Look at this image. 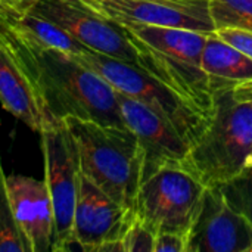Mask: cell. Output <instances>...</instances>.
Segmentation results:
<instances>
[{
    "mask_svg": "<svg viewBox=\"0 0 252 252\" xmlns=\"http://www.w3.org/2000/svg\"><path fill=\"white\" fill-rule=\"evenodd\" d=\"M3 31L56 120L78 117L106 126L127 127L115 89L97 72L66 53L24 44L6 30Z\"/></svg>",
    "mask_w": 252,
    "mask_h": 252,
    "instance_id": "1",
    "label": "cell"
},
{
    "mask_svg": "<svg viewBox=\"0 0 252 252\" xmlns=\"http://www.w3.org/2000/svg\"><path fill=\"white\" fill-rule=\"evenodd\" d=\"M139 56V66L157 77L211 120L214 92L202 69L207 32L154 25H121Z\"/></svg>",
    "mask_w": 252,
    "mask_h": 252,
    "instance_id": "2",
    "label": "cell"
},
{
    "mask_svg": "<svg viewBox=\"0 0 252 252\" xmlns=\"http://www.w3.org/2000/svg\"><path fill=\"white\" fill-rule=\"evenodd\" d=\"M63 121L77 142L83 176L133 211L145 165L134 133L128 127L106 126L78 117H66Z\"/></svg>",
    "mask_w": 252,
    "mask_h": 252,
    "instance_id": "3",
    "label": "cell"
},
{
    "mask_svg": "<svg viewBox=\"0 0 252 252\" xmlns=\"http://www.w3.org/2000/svg\"><path fill=\"white\" fill-rule=\"evenodd\" d=\"M252 103L233 89L214 93L211 120L183 162L207 188L223 186L251 161Z\"/></svg>",
    "mask_w": 252,
    "mask_h": 252,
    "instance_id": "4",
    "label": "cell"
},
{
    "mask_svg": "<svg viewBox=\"0 0 252 252\" xmlns=\"http://www.w3.org/2000/svg\"><path fill=\"white\" fill-rule=\"evenodd\" d=\"M72 58L97 72L117 92L139 100L157 112L177 130L189 148L207 128L210 120L202 112L142 66L89 49Z\"/></svg>",
    "mask_w": 252,
    "mask_h": 252,
    "instance_id": "5",
    "label": "cell"
},
{
    "mask_svg": "<svg viewBox=\"0 0 252 252\" xmlns=\"http://www.w3.org/2000/svg\"><path fill=\"white\" fill-rule=\"evenodd\" d=\"M207 186L183 164L158 168L142 180L134 205V219L154 235H189Z\"/></svg>",
    "mask_w": 252,
    "mask_h": 252,
    "instance_id": "6",
    "label": "cell"
},
{
    "mask_svg": "<svg viewBox=\"0 0 252 252\" xmlns=\"http://www.w3.org/2000/svg\"><path fill=\"white\" fill-rule=\"evenodd\" d=\"M44 155V182L55 211V233L52 251L72 248L74 213L81 182V164L77 142L65 124L59 120L53 127L40 133Z\"/></svg>",
    "mask_w": 252,
    "mask_h": 252,
    "instance_id": "7",
    "label": "cell"
},
{
    "mask_svg": "<svg viewBox=\"0 0 252 252\" xmlns=\"http://www.w3.org/2000/svg\"><path fill=\"white\" fill-rule=\"evenodd\" d=\"M30 12L56 24L89 50L139 65L126 30L84 0H41Z\"/></svg>",
    "mask_w": 252,
    "mask_h": 252,
    "instance_id": "8",
    "label": "cell"
},
{
    "mask_svg": "<svg viewBox=\"0 0 252 252\" xmlns=\"http://www.w3.org/2000/svg\"><path fill=\"white\" fill-rule=\"evenodd\" d=\"M134 220L123 207L81 173L74 213V244L87 252H120V242Z\"/></svg>",
    "mask_w": 252,
    "mask_h": 252,
    "instance_id": "9",
    "label": "cell"
},
{
    "mask_svg": "<svg viewBox=\"0 0 252 252\" xmlns=\"http://www.w3.org/2000/svg\"><path fill=\"white\" fill-rule=\"evenodd\" d=\"M186 252H252V223L224 198L207 188L188 235Z\"/></svg>",
    "mask_w": 252,
    "mask_h": 252,
    "instance_id": "10",
    "label": "cell"
},
{
    "mask_svg": "<svg viewBox=\"0 0 252 252\" xmlns=\"http://www.w3.org/2000/svg\"><path fill=\"white\" fill-rule=\"evenodd\" d=\"M118 25H154L214 32L208 0H84Z\"/></svg>",
    "mask_w": 252,
    "mask_h": 252,
    "instance_id": "11",
    "label": "cell"
},
{
    "mask_svg": "<svg viewBox=\"0 0 252 252\" xmlns=\"http://www.w3.org/2000/svg\"><path fill=\"white\" fill-rule=\"evenodd\" d=\"M117 97L124 123L134 133L142 148L145 161L143 179L161 167L185 162L189 145L171 124L146 105L124 93L117 92Z\"/></svg>",
    "mask_w": 252,
    "mask_h": 252,
    "instance_id": "12",
    "label": "cell"
},
{
    "mask_svg": "<svg viewBox=\"0 0 252 252\" xmlns=\"http://www.w3.org/2000/svg\"><path fill=\"white\" fill-rule=\"evenodd\" d=\"M0 103L15 118L37 133H43L59 121L47 109L31 74L1 28Z\"/></svg>",
    "mask_w": 252,
    "mask_h": 252,
    "instance_id": "13",
    "label": "cell"
},
{
    "mask_svg": "<svg viewBox=\"0 0 252 252\" xmlns=\"http://www.w3.org/2000/svg\"><path fill=\"white\" fill-rule=\"evenodd\" d=\"M6 188L18 229L30 251H52L55 211L46 182L13 174L6 177Z\"/></svg>",
    "mask_w": 252,
    "mask_h": 252,
    "instance_id": "14",
    "label": "cell"
},
{
    "mask_svg": "<svg viewBox=\"0 0 252 252\" xmlns=\"http://www.w3.org/2000/svg\"><path fill=\"white\" fill-rule=\"evenodd\" d=\"M202 69L210 78L213 92L235 89L252 83V58L210 32L202 50Z\"/></svg>",
    "mask_w": 252,
    "mask_h": 252,
    "instance_id": "15",
    "label": "cell"
},
{
    "mask_svg": "<svg viewBox=\"0 0 252 252\" xmlns=\"http://www.w3.org/2000/svg\"><path fill=\"white\" fill-rule=\"evenodd\" d=\"M0 27L21 43L32 47L50 49L69 56L86 50L81 43L72 38L56 24L32 12L19 15H0Z\"/></svg>",
    "mask_w": 252,
    "mask_h": 252,
    "instance_id": "16",
    "label": "cell"
},
{
    "mask_svg": "<svg viewBox=\"0 0 252 252\" xmlns=\"http://www.w3.org/2000/svg\"><path fill=\"white\" fill-rule=\"evenodd\" d=\"M216 30L236 28L252 32V0H208Z\"/></svg>",
    "mask_w": 252,
    "mask_h": 252,
    "instance_id": "17",
    "label": "cell"
},
{
    "mask_svg": "<svg viewBox=\"0 0 252 252\" xmlns=\"http://www.w3.org/2000/svg\"><path fill=\"white\" fill-rule=\"evenodd\" d=\"M4 251L31 252L18 229L6 188V176L0 162V252Z\"/></svg>",
    "mask_w": 252,
    "mask_h": 252,
    "instance_id": "18",
    "label": "cell"
},
{
    "mask_svg": "<svg viewBox=\"0 0 252 252\" xmlns=\"http://www.w3.org/2000/svg\"><path fill=\"white\" fill-rule=\"evenodd\" d=\"M219 188L229 204L252 223V165H248L235 179Z\"/></svg>",
    "mask_w": 252,
    "mask_h": 252,
    "instance_id": "19",
    "label": "cell"
},
{
    "mask_svg": "<svg viewBox=\"0 0 252 252\" xmlns=\"http://www.w3.org/2000/svg\"><path fill=\"white\" fill-rule=\"evenodd\" d=\"M154 232L134 219L120 242V252H154Z\"/></svg>",
    "mask_w": 252,
    "mask_h": 252,
    "instance_id": "20",
    "label": "cell"
},
{
    "mask_svg": "<svg viewBox=\"0 0 252 252\" xmlns=\"http://www.w3.org/2000/svg\"><path fill=\"white\" fill-rule=\"evenodd\" d=\"M216 32L224 41H227L229 44L235 46L236 49L252 58V32L236 28H219L216 30Z\"/></svg>",
    "mask_w": 252,
    "mask_h": 252,
    "instance_id": "21",
    "label": "cell"
},
{
    "mask_svg": "<svg viewBox=\"0 0 252 252\" xmlns=\"http://www.w3.org/2000/svg\"><path fill=\"white\" fill-rule=\"evenodd\" d=\"M188 236L177 233H159L155 236L154 252H186Z\"/></svg>",
    "mask_w": 252,
    "mask_h": 252,
    "instance_id": "22",
    "label": "cell"
},
{
    "mask_svg": "<svg viewBox=\"0 0 252 252\" xmlns=\"http://www.w3.org/2000/svg\"><path fill=\"white\" fill-rule=\"evenodd\" d=\"M41 0H0V15H19L30 12Z\"/></svg>",
    "mask_w": 252,
    "mask_h": 252,
    "instance_id": "23",
    "label": "cell"
},
{
    "mask_svg": "<svg viewBox=\"0 0 252 252\" xmlns=\"http://www.w3.org/2000/svg\"><path fill=\"white\" fill-rule=\"evenodd\" d=\"M235 93L242 97V99H247L252 103V83H247V84H242V86H238L233 89ZM250 165H252V155H251V161H250Z\"/></svg>",
    "mask_w": 252,
    "mask_h": 252,
    "instance_id": "24",
    "label": "cell"
}]
</instances>
